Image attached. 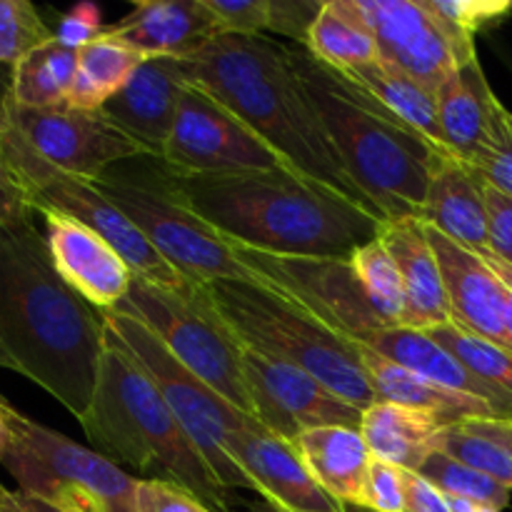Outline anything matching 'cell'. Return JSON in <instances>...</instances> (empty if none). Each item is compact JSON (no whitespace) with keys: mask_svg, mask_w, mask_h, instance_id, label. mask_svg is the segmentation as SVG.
Masks as SVG:
<instances>
[{"mask_svg":"<svg viewBox=\"0 0 512 512\" xmlns=\"http://www.w3.org/2000/svg\"><path fill=\"white\" fill-rule=\"evenodd\" d=\"M108 325L55 270L33 218L0 230V368L83 418L98 388Z\"/></svg>","mask_w":512,"mask_h":512,"instance_id":"cell-1","label":"cell"},{"mask_svg":"<svg viewBox=\"0 0 512 512\" xmlns=\"http://www.w3.org/2000/svg\"><path fill=\"white\" fill-rule=\"evenodd\" d=\"M175 190L210 228L243 248L285 258H350L383 233L353 200L293 168L175 178Z\"/></svg>","mask_w":512,"mask_h":512,"instance_id":"cell-2","label":"cell"},{"mask_svg":"<svg viewBox=\"0 0 512 512\" xmlns=\"http://www.w3.org/2000/svg\"><path fill=\"white\" fill-rule=\"evenodd\" d=\"M185 80L233 110L285 163L380 218L350 180L308 98L290 45L225 33L180 60ZM383 220V218H380Z\"/></svg>","mask_w":512,"mask_h":512,"instance_id":"cell-3","label":"cell"},{"mask_svg":"<svg viewBox=\"0 0 512 512\" xmlns=\"http://www.w3.org/2000/svg\"><path fill=\"white\" fill-rule=\"evenodd\" d=\"M308 98L345 173L385 223L418 218L440 155L373 98L320 65L305 45H290Z\"/></svg>","mask_w":512,"mask_h":512,"instance_id":"cell-4","label":"cell"},{"mask_svg":"<svg viewBox=\"0 0 512 512\" xmlns=\"http://www.w3.org/2000/svg\"><path fill=\"white\" fill-rule=\"evenodd\" d=\"M80 425L95 453L105 455L115 465L138 470L143 475L140 480L173 483L215 512H230L228 490L215 478L200 450L190 443L148 370L135 360L110 325L98 388Z\"/></svg>","mask_w":512,"mask_h":512,"instance_id":"cell-5","label":"cell"},{"mask_svg":"<svg viewBox=\"0 0 512 512\" xmlns=\"http://www.w3.org/2000/svg\"><path fill=\"white\" fill-rule=\"evenodd\" d=\"M203 290L243 345L305 370L363 413L378 403L353 340L335 333L293 298L268 285L238 280L203 283Z\"/></svg>","mask_w":512,"mask_h":512,"instance_id":"cell-6","label":"cell"},{"mask_svg":"<svg viewBox=\"0 0 512 512\" xmlns=\"http://www.w3.org/2000/svg\"><path fill=\"white\" fill-rule=\"evenodd\" d=\"M95 185L193 283L238 280L263 285L248 265L240 263L233 245L188 208L175 190L173 175L153 155L113 165Z\"/></svg>","mask_w":512,"mask_h":512,"instance_id":"cell-7","label":"cell"},{"mask_svg":"<svg viewBox=\"0 0 512 512\" xmlns=\"http://www.w3.org/2000/svg\"><path fill=\"white\" fill-rule=\"evenodd\" d=\"M18 490L63 512H138V480L93 448L15 413L3 458Z\"/></svg>","mask_w":512,"mask_h":512,"instance_id":"cell-8","label":"cell"},{"mask_svg":"<svg viewBox=\"0 0 512 512\" xmlns=\"http://www.w3.org/2000/svg\"><path fill=\"white\" fill-rule=\"evenodd\" d=\"M118 310L138 318L190 373L253 418L243 373V343L215 313L203 283L175 293L133 278L128 298Z\"/></svg>","mask_w":512,"mask_h":512,"instance_id":"cell-9","label":"cell"},{"mask_svg":"<svg viewBox=\"0 0 512 512\" xmlns=\"http://www.w3.org/2000/svg\"><path fill=\"white\" fill-rule=\"evenodd\" d=\"M103 318L123 340L125 348L135 355V360L148 370L180 428L185 430L190 443L200 450L220 485L225 490H253L248 475L230 458L228 448L235 435L253 428L258 420L245 415L223 395L215 393L208 383H203L198 375L190 373L138 318L118 308L103 313Z\"/></svg>","mask_w":512,"mask_h":512,"instance_id":"cell-10","label":"cell"},{"mask_svg":"<svg viewBox=\"0 0 512 512\" xmlns=\"http://www.w3.org/2000/svg\"><path fill=\"white\" fill-rule=\"evenodd\" d=\"M0 140L13 163L15 173L23 180L25 190L30 195L35 213H63L68 218L78 220L85 228L95 230L100 238L108 240L120 258L128 263L133 275L145 283H153L158 288L183 293L193 285V280L173 268L153 245L148 243L143 233L128 220V215L115 208L108 198L98 190V185L90 180L73 178L68 173H60L53 165L33 153L18 135L10 128L0 125Z\"/></svg>","mask_w":512,"mask_h":512,"instance_id":"cell-11","label":"cell"},{"mask_svg":"<svg viewBox=\"0 0 512 512\" xmlns=\"http://www.w3.org/2000/svg\"><path fill=\"white\" fill-rule=\"evenodd\" d=\"M160 163L175 178L290 168L233 110L188 80Z\"/></svg>","mask_w":512,"mask_h":512,"instance_id":"cell-12","label":"cell"},{"mask_svg":"<svg viewBox=\"0 0 512 512\" xmlns=\"http://www.w3.org/2000/svg\"><path fill=\"white\" fill-rule=\"evenodd\" d=\"M230 245L263 285L293 298L343 338L365 345L378 330L388 328L375 313L350 258H285Z\"/></svg>","mask_w":512,"mask_h":512,"instance_id":"cell-13","label":"cell"},{"mask_svg":"<svg viewBox=\"0 0 512 512\" xmlns=\"http://www.w3.org/2000/svg\"><path fill=\"white\" fill-rule=\"evenodd\" d=\"M0 125L13 130L55 170L90 183L113 165L148 155L100 110H80L68 103L53 108H20L8 100Z\"/></svg>","mask_w":512,"mask_h":512,"instance_id":"cell-14","label":"cell"},{"mask_svg":"<svg viewBox=\"0 0 512 512\" xmlns=\"http://www.w3.org/2000/svg\"><path fill=\"white\" fill-rule=\"evenodd\" d=\"M243 373L253 418L270 433L295 440L315 428H358L363 410L345 403L328 385L295 365L273 360L243 345Z\"/></svg>","mask_w":512,"mask_h":512,"instance_id":"cell-15","label":"cell"},{"mask_svg":"<svg viewBox=\"0 0 512 512\" xmlns=\"http://www.w3.org/2000/svg\"><path fill=\"white\" fill-rule=\"evenodd\" d=\"M368 28L380 58L423 83L433 93L463 65L458 48L418 0H340Z\"/></svg>","mask_w":512,"mask_h":512,"instance_id":"cell-16","label":"cell"},{"mask_svg":"<svg viewBox=\"0 0 512 512\" xmlns=\"http://www.w3.org/2000/svg\"><path fill=\"white\" fill-rule=\"evenodd\" d=\"M45 243L60 278L100 313L115 310L130 293L133 270L95 230L63 213L45 210Z\"/></svg>","mask_w":512,"mask_h":512,"instance_id":"cell-17","label":"cell"},{"mask_svg":"<svg viewBox=\"0 0 512 512\" xmlns=\"http://www.w3.org/2000/svg\"><path fill=\"white\" fill-rule=\"evenodd\" d=\"M230 458L248 475L253 493L288 512H345V505L330 498L290 440L270 433L260 423L235 435Z\"/></svg>","mask_w":512,"mask_h":512,"instance_id":"cell-18","label":"cell"},{"mask_svg":"<svg viewBox=\"0 0 512 512\" xmlns=\"http://www.w3.org/2000/svg\"><path fill=\"white\" fill-rule=\"evenodd\" d=\"M185 75L178 58H145L100 113L160 160L178 118Z\"/></svg>","mask_w":512,"mask_h":512,"instance_id":"cell-19","label":"cell"},{"mask_svg":"<svg viewBox=\"0 0 512 512\" xmlns=\"http://www.w3.org/2000/svg\"><path fill=\"white\" fill-rule=\"evenodd\" d=\"M425 233L433 245L440 270H443L453 323L478 338L508 348L505 313H508L510 293L493 273V268L485 263L483 255L460 248L438 230L425 225Z\"/></svg>","mask_w":512,"mask_h":512,"instance_id":"cell-20","label":"cell"},{"mask_svg":"<svg viewBox=\"0 0 512 512\" xmlns=\"http://www.w3.org/2000/svg\"><path fill=\"white\" fill-rule=\"evenodd\" d=\"M105 35L143 58L183 60L223 33L205 0H143Z\"/></svg>","mask_w":512,"mask_h":512,"instance_id":"cell-21","label":"cell"},{"mask_svg":"<svg viewBox=\"0 0 512 512\" xmlns=\"http://www.w3.org/2000/svg\"><path fill=\"white\" fill-rule=\"evenodd\" d=\"M505 110L478 58L455 68L438 90V120L450 155L478 163L498 140Z\"/></svg>","mask_w":512,"mask_h":512,"instance_id":"cell-22","label":"cell"},{"mask_svg":"<svg viewBox=\"0 0 512 512\" xmlns=\"http://www.w3.org/2000/svg\"><path fill=\"white\" fill-rule=\"evenodd\" d=\"M385 248L398 265L405 290L403 328L428 330L453 323L448 293H445L443 270L430 245L425 225L418 218L390 220L383 225Z\"/></svg>","mask_w":512,"mask_h":512,"instance_id":"cell-23","label":"cell"},{"mask_svg":"<svg viewBox=\"0 0 512 512\" xmlns=\"http://www.w3.org/2000/svg\"><path fill=\"white\" fill-rule=\"evenodd\" d=\"M420 223L470 253H490L485 180L458 158H440L430 178Z\"/></svg>","mask_w":512,"mask_h":512,"instance_id":"cell-24","label":"cell"},{"mask_svg":"<svg viewBox=\"0 0 512 512\" xmlns=\"http://www.w3.org/2000/svg\"><path fill=\"white\" fill-rule=\"evenodd\" d=\"M365 348L393 360V363L403 365V368L413 370L420 378L433 380V383L443 385V388L470 395L475 400H483V403H488L498 413V420H512V395L478 378L473 370L465 368L430 333L393 325V328L378 330L365 343Z\"/></svg>","mask_w":512,"mask_h":512,"instance_id":"cell-25","label":"cell"},{"mask_svg":"<svg viewBox=\"0 0 512 512\" xmlns=\"http://www.w3.org/2000/svg\"><path fill=\"white\" fill-rule=\"evenodd\" d=\"M355 348H358L360 363L368 373L378 403H393L400 405V408L415 410V413H425L430 418L440 420L445 428L468 423V420L498 418V413L483 400H475L470 395L443 388L433 380L420 378L418 373L373 353L365 345L355 343Z\"/></svg>","mask_w":512,"mask_h":512,"instance_id":"cell-26","label":"cell"},{"mask_svg":"<svg viewBox=\"0 0 512 512\" xmlns=\"http://www.w3.org/2000/svg\"><path fill=\"white\" fill-rule=\"evenodd\" d=\"M338 75L363 90L368 98H373L385 113L393 115L410 133L423 138L440 158H453L448 145H445L443 130H440L438 93L425 88L423 83L410 78L405 70L383 58L353 70H340Z\"/></svg>","mask_w":512,"mask_h":512,"instance_id":"cell-27","label":"cell"},{"mask_svg":"<svg viewBox=\"0 0 512 512\" xmlns=\"http://www.w3.org/2000/svg\"><path fill=\"white\" fill-rule=\"evenodd\" d=\"M300 458L308 465L315 483L338 500L340 505L363 508L365 483H368L370 455L368 443L358 428H315L305 430L295 440Z\"/></svg>","mask_w":512,"mask_h":512,"instance_id":"cell-28","label":"cell"},{"mask_svg":"<svg viewBox=\"0 0 512 512\" xmlns=\"http://www.w3.org/2000/svg\"><path fill=\"white\" fill-rule=\"evenodd\" d=\"M445 425L425 413L393 403H375L363 413L360 433L373 460L418 473L425 460L443 445Z\"/></svg>","mask_w":512,"mask_h":512,"instance_id":"cell-29","label":"cell"},{"mask_svg":"<svg viewBox=\"0 0 512 512\" xmlns=\"http://www.w3.org/2000/svg\"><path fill=\"white\" fill-rule=\"evenodd\" d=\"M78 70V50L48 40L13 65L10 100L20 108H53L68 103Z\"/></svg>","mask_w":512,"mask_h":512,"instance_id":"cell-30","label":"cell"},{"mask_svg":"<svg viewBox=\"0 0 512 512\" xmlns=\"http://www.w3.org/2000/svg\"><path fill=\"white\" fill-rule=\"evenodd\" d=\"M143 60V55L108 35L93 40L78 50V70L68 93V105L80 110H100L133 78Z\"/></svg>","mask_w":512,"mask_h":512,"instance_id":"cell-31","label":"cell"},{"mask_svg":"<svg viewBox=\"0 0 512 512\" xmlns=\"http://www.w3.org/2000/svg\"><path fill=\"white\" fill-rule=\"evenodd\" d=\"M305 50L328 70H353L380 58L378 43L340 0H325L323 10L310 25Z\"/></svg>","mask_w":512,"mask_h":512,"instance_id":"cell-32","label":"cell"},{"mask_svg":"<svg viewBox=\"0 0 512 512\" xmlns=\"http://www.w3.org/2000/svg\"><path fill=\"white\" fill-rule=\"evenodd\" d=\"M418 3L453 40L463 63L478 58L475 35L503 23L512 13L510 0H418Z\"/></svg>","mask_w":512,"mask_h":512,"instance_id":"cell-33","label":"cell"},{"mask_svg":"<svg viewBox=\"0 0 512 512\" xmlns=\"http://www.w3.org/2000/svg\"><path fill=\"white\" fill-rule=\"evenodd\" d=\"M355 273H358L360 283H363L365 293H368L370 303H373L375 313L383 318L388 328L393 325H403L405 318V290L403 280H400L398 265L390 258L388 248H385L383 238H375L373 243L363 245L350 255Z\"/></svg>","mask_w":512,"mask_h":512,"instance_id":"cell-34","label":"cell"},{"mask_svg":"<svg viewBox=\"0 0 512 512\" xmlns=\"http://www.w3.org/2000/svg\"><path fill=\"white\" fill-rule=\"evenodd\" d=\"M418 475L428 480L433 488H438L440 493L448 495V498L475 500V503L493 505L498 510H505L510 505L512 490L500 485L498 480L468 468L460 460L450 458L443 450L430 455L423 463V468L418 470Z\"/></svg>","mask_w":512,"mask_h":512,"instance_id":"cell-35","label":"cell"},{"mask_svg":"<svg viewBox=\"0 0 512 512\" xmlns=\"http://www.w3.org/2000/svg\"><path fill=\"white\" fill-rule=\"evenodd\" d=\"M440 450L512 490V453L505 445L473 433V430L460 423L443 430Z\"/></svg>","mask_w":512,"mask_h":512,"instance_id":"cell-36","label":"cell"},{"mask_svg":"<svg viewBox=\"0 0 512 512\" xmlns=\"http://www.w3.org/2000/svg\"><path fill=\"white\" fill-rule=\"evenodd\" d=\"M48 40H53V30L35 5L28 0H0V65H15Z\"/></svg>","mask_w":512,"mask_h":512,"instance_id":"cell-37","label":"cell"},{"mask_svg":"<svg viewBox=\"0 0 512 512\" xmlns=\"http://www.w3.org/2000/svg\"><path fill=\"white\" fill-rule=\"evenodd\" d=\"M410 470L398 465L373 460L365 483L363 508L370 512H405V495H408Z\"/></svg>","mask_w":512,"mask_h":512,"instance_id":"cell-38","label":"cell"},{"mask_svg":"<svg viewBox=\"0 0 512 512\" xmlns=\"http://www.w3.org/2000/svg\"><path fill=\"white\" fill-rule=\"evenodd\" d=\"M205 3L218 18L223 35L270 33V0H205Z\"/></svg>","mask_w":512,"mask_h":512,"instance_id":"cell-39","label":"cell"},{"mask_svg":"<svg viewBox=\"0 0 512 512\" xmlns=\"http://www.w3.org/2000/svg\"><path fill=\"white\" fill-rule=\"evenodd\" d=\"M138 512H215L185 488L163 480H138Z\"/></svg>","mask_w":512,"mask_h":512,"instance_id":"cell-40","label":"cell"},{"mask_svg":"<svg viewBox=\"0 0 512 512\" xmlns=\"http://www.w3.org/2000/svg\"><path fill=\"white\" fill-rule=\"evenodd\" d=\"M323 5L325 0L323 3L318 0H270V33L305 45L310 25L315 23Z\"/></svg>","mask_w":512,"mask_h":512,"instance_id":"cell-41","label":"cell"},{"mask_svg":"<svg viewBox=\"0 0 512 512\" xmlns=\"http://www.w3.org/2000/svg\"><path fill=\"white\" fill-rule=\"evenodd\" d=\"M480 178L493 188L512 195V113L505 110L503 123H500L498 140L493 148L483 155L475 165H470Z\"/></svg>","mask_w":512,"mask_h":512,"instance_id":"cell-42","label":"cell"},{"mask_svg":"<svg viewBox=\"0 0 512 512\" xmlns=\"http://www.w3.org/2000/svg\"><path fill=\"white\" fill-rule=\"evenodd\" d=\"M33 215L35 210L28 190H25L20 175L15 173L13 163L3 148V140H0V230L20 223V220L33 218Z\"/></svg>","mask_w":512,"mask_h":512,"instance_id":"cell-43","label":"cell"},{"mask_svg":"<svg viewBox=\"0 0 512 512\" xmlns=\"http://www.w3.org/2000/svg\"><path fill=\"white\" fill-rule=\"evenodd\" d=\"M105 33H108V25L103 23V13L93 3L75 5L68 15L60 18L58 28L53 30L55 40H60V43L73 50L85 48L93 40L103 38Z\"/></svg>","mask_w":512,"mask_h":512,"instance_id":"cell-44","label":"cell"},{"mask_svg":"<svg viewBox=\"0 0 512 512\" xmlns=\"http://www.w3.org/2000/svg\"><path fill=\"white\" fill-rule=\"evenodd\" d=\"M485 205L490 253L512 265V195L485 183Z\"/></svg>","mask_w":512,"mask_h":512,"instance_id":"cell-45","label":"cell"},{"mask_svg":"<svg viewBox=\"0 0 512 512\" xmlns=\"http://www.w3.org/2000/svg\"><path fill=\"white\" fill-rule=\"evenodd\" d=\"M405 512H450L448 500L438 488L420 478L418 473H408V495H405Z\"/></svg>","mask_w":512,"mask_h":512,"instance_id":"cell-46","label":"cell"},{"mask_svg":"<svg viewBox=\"0 0 512 512\" xmlns=\"http://www.w3.org/2000/svg\"><path fill=\"white\" fill-rule=\"evenodd\" d=\"M0 512H63L53 508L45 500L35 498V495L23 493V490H8L0 485Z\"/></svg>","mask_w":512,"mask_h":512,"instance_id":"cell-47","label":"cell"},{"mask_svg":"<svg viewBox=\"0 0 512 512\" xmlns=\"http://www.w3.org/2000/svg\"><path fill=\"white\" fill-rule=\"evenodd\" d=\"M465 428L473 430V433L478 435H485V438L495 440V443L505 445V448L512 453V420H468V423H463Z\"/></svg>","mask_w":512,"mask_h":512,"instance_id":"cell-48","label":"cell"},{"mask_svg":"<svg viewBox=\"0 0 512 512\" xmlns=\"http://www.w3.org/2000/svg\"><path fill=\"white\" fill-rule=\"evenodd\" d=\"M18 410L0 395V463L8 455L10 445H13V420Z\"/></svg>","mask_w":512,"mask_h":512,"instance_id":"cell-49","label":"cell"},{"mask_svg":"<svg viewBox=\"0 0 512 512\" xmlns=\"http://www.w3.org/2000/svg\"><path fill=\"white\" fill-rule=\"evenodd\" d=\"M483 258H485V263H488L490 268H493V273L498 275L500 283L505 285V290H508L510 298H512V265H510V263H505V260L495 258L493 253H485Z\"/></svg>","mask_w":512,"mask_h":512,"instance_id":"cell-50","label":"cell"},{"mask_svg":"<svg viewBox=\"0 0 512 512\" xmlns=\"http://www.w3.org/2000/svg\"><path fill=\"white\" fill-rule=\"evenodd\" d=\"M445 500H448V505H450V512H503V510L493 508V505L475 503V500L448 498V495H445Z\"/></svg>","mask_w":512,"mask_h":512,"instance_id":"cell-51","label":"cell"},{"mask_svg":"<svg viewBox=\"0 0 512 512\" xmlns=\"http://www.w3.org/2000/svg\"><path fill=\"white\" fill-rule=\"evenodd\" d=\"M10 90H13V65H0V115L10 100Z\"/></svg>","mask_w":512,"mask_h":512,"instance_id":"cell-52","label":"cell"},{"mask_svg":"<svg viewBox=\"0 0 512 512\" xmlns=\"http://www.w3.org/2000/svg\"><path fill=\"white\" fill-rule=\"evenodd\" d=\"M253 512H288V510L278 508V505H273V503H268V500H263V498H260L258 503L253 505Z\"/></svg>","mask_w":512,"mask_h":512,"instance_id":"cell-53","label":"cell"},{"mask_svg":"<svg viewBox=\"0 0 512 512\" xmlns=\"http://www.w3.org/2000/svg\"><path fill=\"white\" fill-rule=\"evenodd\" d=\"M505 328H508V350H512V298L508 300V313H505Z\"/></svg>","mask_w":512,"mask_h":512,"instance_id":"cell-54","label":"cell"}]
</instances>
